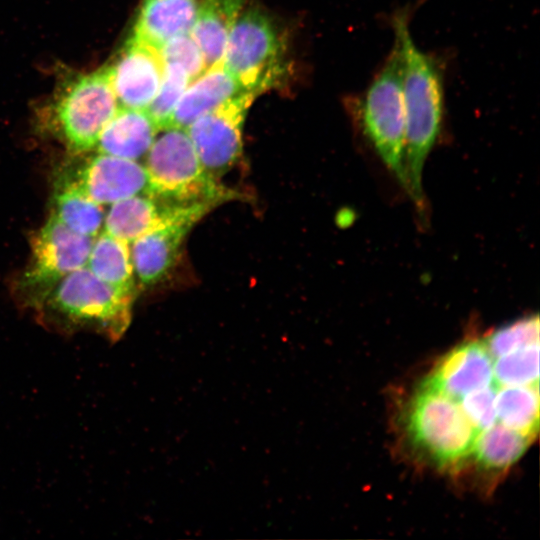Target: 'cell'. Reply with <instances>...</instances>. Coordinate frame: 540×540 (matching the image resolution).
<instances>
[{"label": "cell", "mask_w": 540, "mask_h": 540, "mask_svg": "<svg viewBox=\"0 0 540 540\" xmlns=\"http://www.w3.org/2000/svg\"><path fill=\"white\" fill-rule=\"evenodd\" d=\"M409 11L394 14L392 28L403 59L406 116L404 166L406 191L420 209L424 206L422 173L425 160L441 130L444 112V73L440 60L415 44L409 30Z\"/></svg>", "instance_id": "cell-1"}, {"label": "cell", "mask_w": 540, "mask_h": 540, "mask_svg": "<svg viewBox=\"0 0 540 540\" xmlns=\"http://www.w3.org/2000/svg\"><path fill=\"white\" fill-rule=\"evenodd\" d=\"M134 289L108 284L86 266L59 280L36 303L39 317L62 333L96 332L117 341L130 325Z\"/></svg>", "instance_id": "cell-2"}, {"label": "cell", "mask_w": 540, "mask_h": 540, "mask_svg": "<svg viewBox=\"0 0 540 540\" xmlns=\"http://www.w3.org/2000/svg\"><path fill=\"white\" fill-rule=\"evenodd\" d=\"M146 156V193L165 204L216 206L236 196L204 168L186 129L158 130Z\"/></svg>", "instance_id": "cell-3"}, {"label": "cell", "mask_w": 540, "mask_h": 540, "mask_svg": "<svg viewBox=\"0 0 540 540\" xmlns=\"http://www.w3.org/2000/svg\"><path fill=\"white\" fill-rule=\"evenodd\" d=\"M348 102L364 135L406 189L403 59L396 39L389 56L365 91Z\"/></svg>", "instance_id": "cell-4"}, {"label": "cell", "mask_w": 540, "mask_h": 540, "mask_svg": "<svg viewBox=\"0 0 540 540\" xmlns=\"http://www.w3.org/2000/svg\"><path fill=\"white\" fill-rule=\"evenodd\" d=\"M405 428L413 446L444 469L465 463L479 434L457 400L423 382L407 405Z\"/></svg>", "instance_id": "cell-5"}, {"label": "cell", "mask_w": 540, "mask_h": 540, "mask_svg": "<svg viewBox=\"0 0 540 540\" xmlns=\"http://www.w3.org/2000/svg\"><path fill=\"white\" fill-rule=\"evenodd\" d=\"M285 53L275 20L260 7L249 6L229 34L222 63L245 91L259 95L283 83Z\"/></svg>", "instance_id": "cell-6"}, {"label": "cell", "mask_w": 540, "mask_h": 540, "mask_svg": "<svg viewBox=\"0 0 540 540\" xmlns=\"http://www.w3.org/2000/svg\"><path fill=\"white\" fill-rule=\"evenodd\" d=\"M118 108L108 68L103 67L70 75L56 92L51 111L69 150L84 153L96 147Z\"/></svg>", "instance_id": "cell-7"}, {"label": "cell", "mask_w": 540, "mask_h": 540, "mask_svg": "<svg viewBox=\"0 0 540 540\" xmlns=\"http://www.w3.org/2000/svg\"><path fill=\"white\" fill-rule=\"evenodd\" d=\"M256 96L243 92L186 128L201 163L214 177L230 169L241 156L244 121Z\"/></svg>", "instance_id": "cell-8"}, {"label": "cell", "mask_w": 540, "mask_h": 540, "mask_svg": "<svg viewBox=\"0 0 540 540\" xmlns=\"http://www.w3.org/2000/svg\"><path fill=\"white\" fill-rule=\"evenodd\" d=\"M213 207L171 205L159 224L132 242L131 261L141 284H155L168 274L189 231Z\"/></svg>", "instance_id": "cell-9"}, {"label": "cell", "mask_w": 540, "mask_h": 540, "mask_svg": "<svg viewBox=\"0 0 540 540\" xmlns=\"http://www.w3.org/2000/svg\"><path fill=\"white\" fill-rule=\"evenodd\" d=\"M93 241L69 229L53 213L32 239L31 261L23 285L52 289L63 277L86 266Z\"/></svg>", "instance_id": "cell-10"}, {"label": "cell", "mask_w": 540, "mask_h": 540, "mask_svg": "<svg viewBox=\"0 0 540 540\" xmlns=\"http://www.w3.org/2000/svg\"><path fill=\"white\" fill-rule=\"evenodd\" d=\"M107 68L119 107L146 110L163 78L160 50L130 37Z\"/></svg>", "instance_id": "cell-11"}, {"label": "cell", "mask_w": 540, "mask_h": 540, "mask_svg": "<svg viewBox=\"0 0 540 540\" xmlns=\"http://www.w3.org/2000/svg\"><path fill=\"white\" fill-rule=\"evenodd\" d=\"M422 382L455 400L494 384L493 357L484 339L464 341L452 348Z\"/></svg>", "instance_id": "cell-12"}, {"label": "cell", "mask_w": 540, "mask_h": 540, "mask_svg": "<svg viewBox=\"0 0 540 540\" xmlns=\"http://www.w3.org/2000/svg\"><path fill=\"white\" fill-rule=\"evenodd\" d=\"M73 181L100 205H111L148 190L145 166L99 152L78 170Z\"/></svg>", "instance_id": "cell-13"}, {"label": "cell", "mask_w": 540, "mask_h": 540, "mask_svg": "<svg viewBox=\"0 0 540 540\" xmlns=\"http://www.w3.org/2000/svg\"><path fill=\"white\" fill-rule=\"evenodd\" d=\"M243 92L246 91L222 61L214 64L190 82L175 107L168 127L186 129L196 119Z\"/></svg>", "instance_id": "cell-14"}, {"label": "cell", "mask_w": 540, "mask_h": 540, "mask_svg": "<svg viewBox=\"0 0 540 540\" xmlns=\"http://www.w3.org/2000/svg\"><path fill=\"white\" fill-rule=\"evenodd\" d=\"M199 0H142L132 37L158 49L174 36L189 33Z\"/></svg>", "instance_id": "cell-15"}, {"label": "cell", "mask_w": 540, "mask_h": 540, "mask_svg": "<svg viewBox=\"0 0 540 540\" xmlns=\"http://www.w3.org/2000/svg\"><path fill=\"white\" fill-rule=\"evenodd\" d=\"M158 128L146 110L119 107L100 133L99 153L130 160L146 156Z\"/></svg>", "instance_id": "cell-16"}, {"label": "cell", "mask_w": 540, "mask_h": 540, "mask_svg": "<svg viewBox=\"0 0 540 540\" xmlns=\"http://www.w3.org/2000/svg\"><path fill=\"white\" fill-rule=\"evenodd\" d=\"M246 0H199L191 35L207 68L222 61L229 34Z\"/></svg>", "instance_id": "cell-17"}, {"label": "cell", "mask_w": 540, "mask_h": 540, "mask_svg": "<svg viewBox=\"0 0 540 540\" xmlns=\"http://www.w3.org/2000/svg\"><path fill=\"white\" fill-rule=\"evenodd\" d=\"M171 205L147 193L137 194L113 204L104 218V231L127 243L154 228Z\"/></svg>", "instance_id": "cell-18"}, {"label": "cell", "mask_w": 540, "mask_h": 540, "mask_svg": "<svg viewBox=\"0 0 540 540\" xmlns=\"http://www.w3.org/2000/svg\"><path fill=\"white\" fill-rule=\"evenodd\" d=\"M531 442L524 435L495 422L478 434L471 456L482 470L501 472L515 464Z\"/></svg>", "instance_id": "cell-19"}, {"label": "cell", "mask_w": 540, "mask_h": 540, "mask_svg": "<svg viewBox=\"0 0 540 540\" xmlns=\"http://www.w3.org/2000/svg\"><path fill=\"white\" fill-rule=\"evenodd\" d=\"M495 410L497 422L532 440L539 427L538 385L499 386Z\"/></svg>", "instance_id": "cell-20"}, {"label": "cell", "mask_w": 540, "mask_h": 540, "mask_svg": "<svg viewBox=\"0 0 540 540\" xmlns=\"http://www.w3.org/2000/svg\"><path fill=\"white\" fill-rule=\"evenodd\" d=\"M86 267L108 284L134 289V270L128 243L105 231L94 238Z\"/></svg>", "instance_id": "cell-21"}, {"label": "cell", "mask_w": 540, "mask_h": 540, "mask_svg": "<svg viewBox=\"0 0 540 540\" xmlns=\"http://www.w3.org/2000/svg\"><path fill=\"white\" fill-rule=\"evenodd\" d=\"M54 214L72 231L92 238L99 234L105 218L101 205L73 180L64 182L58 189Z\"/></svg>", "instance_id": "cell-22"}, {"label": "cell", "mask_w": 540, "mask_h": 540, "mask_svg": "<svg viewBox=\"0 0 540 540\" xmlns=\"http://www.w3.org/2000/svg\"><path fill=\"white\" fill-rule=\"evenodd\" d=\"M493 372L498 386L538 385L539 342L493 358Z\"/></svg>", "instance_id": "cell-23"}, {"label": "cell", "mask_w": 540, "mask_h": 540, "mask_svg": "<svg viewBox=\"0 0 540 540\" xmlns=\"http://www.w3.org/2000/svg\"><path fill=\"white\" fill-rule=\"evenodd\" d=\"M191 81L181 67L164 63L160 87L146 109L158 130L169 126L175 107Z\"/></svg>", "instance_id": "cell-24"}, {"label": "cell", "mask_w": 540, "mask_h": 540, "mask_svg": "<svg viewBox=\"0 0 540 540\" xmlns=\"http://www.w3.org/2000/svg\"><path fill=\"white\" fill-rule=\"evenodd\" d=\"M493 358L539 342V317L530 315L505 325L484 339Z\"/></svg>", "instance_id": "cell-25"}, {"label": "cell", "mask_w": 540, "mask_h": 540, "mask_svg": "<svg viewBox=\"0 0 540 540\" xmlns=\"http://www.w3.org/2000/svg\"><path fill=\"white\" fill-rule=\"evenodd\" d=\"M159 50L163 63L178 65L192 81L207 69L202 51L190 32L172 37Z\"/></svg>", "instance_id": "cell-26"}, {"label": "cell", "mask_w": 540, "mask_h": 540, "mask_svg": "<svg viewBox=\"0 0 540 540\" xmlns=\"http://www.w3.org/2000/svg\"><path fill=\"white\" fill-rule=\"evenodd\" d=\"M498 387L494 383L472 391L457 400L462 411L479 433L497 422L495 398Z\"/></svg>", "instance_id": "cell-27"}]
</instances>
